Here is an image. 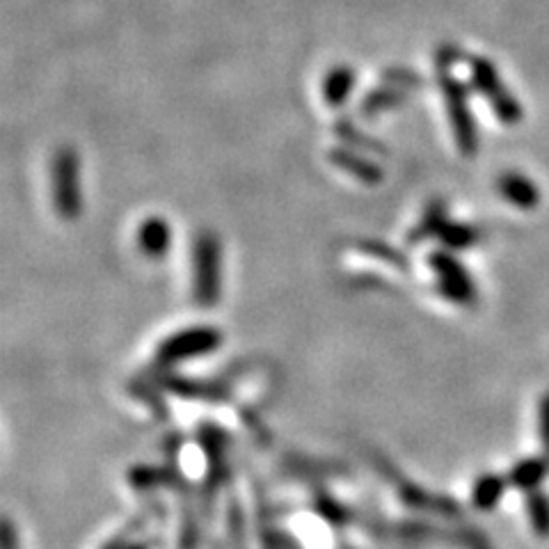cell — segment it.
<instances>
[{
    "instance_id": "cell-1",
    "label": "cell",
    "mask_w": 549,
    "mask_h": 549,
    "mask_svg": "<svg viewBox=\"0 0 549 549\" xmlns=\"http://www.w3.org/2000/svg\"><path fill=\"white\" fill-rule=\"evenodd\" d=\"M53 202L62 218H76L83 209L81 190V161L71 149H60L51 167Z\"/></svg>"
},
{
    "instance_id": "cell-2",
    "label": "cell",
    "mask_w": 549,
    "mask_h": 549,
    "mask_svg": "<svg viewBox=\"0 0 549 549\" xmlns=\"http://www.w3.org/2000/svg\"><path fill=\"white\" fill-rule=\"evenodd\" d=\"M193 293L200 305H213L220 296V243L213 234H200L195 241Z\"/></svg>"
},
{
    "instance_id": "cell-3",
    "label": "cell",
    "mask_w": 549,
    "mask_h": 549,
    "mask_svg": "<svg viewBox=\"0 0 549 549\" xmlns=\"http://www.w3.org/2000/svg\"><path fill=\"white\" fill-rule=\"evenodd\" d=\"M472 83L479 90L481 97L490 103L492 113H495L504 124H517L522 119V106L508 87L501 81L497 69L488 60L476 58L472 62Z\"/></svg>"
},
{
    "instance_id": "cell-4",
    "label": "cell",
    "mask_w": 549,
    "mask_h": 549,
    "mask_svg": "<svg viewBox=\"0 0 549 549\" xmlns=\"http://www.w3.org/2000/svg\"><path fill=\"white\" fill-rule=\"evenodd\" d=\"M444 99H447L449 119L460 151H463L465 156L476 154V149H479V135H476L474 117L469 113L465 85L456 81V78L447 76L444 78Z\"/></svg>"
},
{
    "instance_id": "cell-5",
    "label": "cell",
    "mask_w": 549,
    "mask_h": 549,
    "mask_svg": "<svg viewBox=\"0 0 549 549\" xmlns=\"http://www.w3.org/2000/svg\"><path fill=\"white\" fill-rule=\"evenodd\" d=\"M431 266L435 270L437 286H440V293L444 298L458 302V305H467V302L476 298V286L460 261L444 252H435L431 257Z\"/></svg>"
},
{
    "instance_id": "cell-6",
    "label": "cell",
    "mask_w": 549,
    "mask_h": 549,
    "mask_svg": "<svg viewBox=\"0 0 549 549\" xmlns=\"http://www.w3.org/2000/svg\"><path fill=\"white\" fill-rule=\"evenodd\" d=\"M220 341V334L211 328H193L174 334L170 341L163 344V357H190L211 350Z\"/></svg>"
},
{
    "instance_id": "cell-7",
    "label": "cell",
    "mask_w": 549,
    "mask_h": 549,
    "mask_svg": "<svg viewBox=\"0 0 549 549\" xmlns=\"http://www.w3.org/2000/svg\"><path fill=\"white\" fill-rule=\"evenodd\" d=\"M499 193L508 204L517 206L522 211L536 209L540 202V190L529 177L520 172H506L499 179Z\"/></svg>"
},
{
    "instance_id": "cell-8",
    "label": "cell",
    "mask_w": 549,
    "mask_h": 549,
    "mask_svg": "<svg viewBox=\"0 0 549 549\" xmlns=\"http://www.w3.org/2000/svg\"><path fill=\"white\" fill-rule=\"evenodd\" d=\"M138 245L142 254L151 259H163L172 245V229L163 218H149L138 229Z\"/></svg>"
},
{
    "instance_id": "cell-9",
    "label": "cell",
    "mask_w": 549,
    "mask_h": 549,
    "mask_svg": "<svg viewBox=\"0 0 549 549\" xmlns=\"http://www.w3.org/2000/svg\"><path fill=\"white\" fill-rule=\"evenodd\" d=\"M353 85H355L353 69L334 67L332 71H328V76H325L323 81V97L330 106H341V103L350 97V92H353Z\"/></svg>"
},
{
    "instance_id": "cell-10",
    "label": "cell",
    "mask_w": 549,
    "mask_h": 549,
    "mask_svg": "<svg viewBox=\"0 0 549 549\" xmlns=\"http://www.w3.org/2000/svg\"><path fill=\"white\" fill-rule=\"evenodd\" d=\"M547 472H549V463L545 458H527L511 472V483L515 488L533 492L540 483L545 481Z\"/></svg>"
},
{
    "instance_id": "cell-11",
    "label": "cell",
    "mask_w": 549,
    "mask_h": 549,
    "mask_svg": "<svg viewBox=\"0 0 549 549\" xmlns=\"http://www.w3.org/2000/svg\"><path fill=\"white\" fill-rule=\"evenodd\" d=\"M527 513L533 531L538 533L540 538H549V497L545 492L533 490L527 497Z\"/></svg>"
},
{
    "instance_id": "cell-12",
    "label": "cell",
    "mask_w": 549,
    "mask_h": 549,
    "mask_svg": "<svg viewBox=\"0 0 549 549\" xmlns=\"http://www.w3.org/2000/svg\"><path fill=\"white\" fill-rule=\"evenodd\" d=\"M504 495V481L499 476H485V479L476 485L474 490V501L481 508H492Z\"/></svg>"
},
{
    "instance_id": "cell-13",
    "label": "cell",
    "mask_w": 549,
    "mask_h": 549,
    "mask_svg": "<svg viewBox=\"0 0 549 549\" xmlns=\"http://www.w3.org/2000/svg\"><path fill=\"white\" fill-rule=\"evenodd\" d=\"M332 158L339 163V167H344V170L353 172L355 177L366 179V181L380 179V172L376 170V167H371V163L360 161V158H355L353 154H332Z\"/></svg>"
},
{
    "instance_id": "cell-14",
    "label": "cell",
    "mask_w": 549,
    "mask_h": 549,
    "mask_svg": "<svg viewBox=\"0 0 549 549\" xmlns=\"http://www.w3.org/2000/svg\"><path fill=\"white\" fill-rule=\"evenodd\" d=\"M440 234L444 241L451 245V248H458V250L469 248V245L476 241V232L467 225H447V222H444Z\"/></svg>"
},
{
    "instance_id": "cell-15",
    "label": "cell",
    "mask_w": 549,
    "mask_h": 549,
    "mask_svg": "<svg viewBox=\"0 0 549 549\" xmlns=\"http://www.w3.org/2000/svg\"><path fill=\"white\" fill-rule=\"evenodd\" d=\"M538 431H540V440H543V447L549 456V394H545L543 401H540Z\"/></svg>"
}]
</instances>
